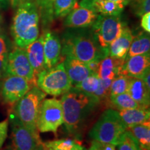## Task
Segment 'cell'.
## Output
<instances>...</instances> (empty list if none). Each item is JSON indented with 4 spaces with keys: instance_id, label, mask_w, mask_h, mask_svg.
Here are the masks:
<instances>
[{
    "instance_id": "cell-1",
    "label": "cell",
    "mask_w": 150,
    "mask_h": 150,
    "mask_svg": "<svg viewBox=\"0 0 150 150\" xmlns=\"http://www.w3.org/2000/svg\"><path fill=\"white\" fill-rule=\"evenodd\" d=\"M64 116V125L69 134L80 130L99 102L93 95H89L75 87L62 95L61 99Z\"/></svg>"
},
{
    "instance_id": "cell-2",
    "label": "cell",
    "mask_w": 150,
    "mask_h": 150,
    "mask_svg": "<svg viewBox=\"0 0 150 150\" xmlns=\"http://www.w3.org/2000/svg\"><path fill=\"white\" fill-rule=\"evenodd\" d=\"M40 13L35 0H22L13 19L11 33L18 47L25 49L39 37Z\"/></svg>"
},
{
    "instance_id": "cell-3",
    "label": "cell",
    "mask_w": 150,
    "mask_h": 150,
    "mask_svg": "<svg viewBox=\"0 0 150 150\" xmlns=\"http://www.w3.org/2000/svg\"><path fill=\"white\" fill-rule=\"evenodd\" d=\"M61 54L87 63L95 59L102 60L108 56V52L99 46L92 31L75 30L63 35Z\"/></svg>"
},
{
    "instance_id": "cell-4",
    "label": "cell",
    "mask_w": 150,
    "mask_h": 150,
    "mask_svg": "<svg viewBox=\"0 0 150 150\" xmlns=\"http://www.w3.org/2000/svg\"><path fill=\"white\" fill-rule=\"evenodd\" d=\"M127 130L117 110H104L89 132L93 140L117 145L122 135Z\"/></svg>"
},
{
    "instance_id": "cell-5",
    "label": "cell",
    "mask_w": 150,
    "mask_h": 150,
    "mask_svg": "<svg viewBox=\"0 0 150 150\" xmlns=\"http://www.w3.org/2000/svg\"><path fill=\"white\" fill-rule=\"evenodd\" d=\"M46 95L37 86H35L15 104V115L28 129L34 132L39 133L37 128L38 117Z\"/></svg>"
},
{
    "instance_id": "cell-6",
    "label": "cell",
    "mask_w": 150,
    "mask_h": 150,
    "mask_svg": "<svg viewBox=\"0 0 150 150\" xmlns=\"http://www.w3.org/2000/svg\"><path fill=\"white\" fill-rule=\"evenodd\" d=\"M36 86L46 95L54 97L63 95L72 87L63 62L39 73L36 76Z\"/></svg>"
},
{
    "instance_id": "cell-7",
    "label": "cell",
    "mask_w": 150,
    "mask_h": 150,
    "mask_svg": "<svg viewBox=\"0 0 150 150\" xmlns=\"http://www.w3.org/2000/svg\"><path fill=\"white\" fill-rule=\"evenodd\" d=\"M91 27L92 33L97 44L103 50L108 51V47L121 34L125 25L120 16L99 15Z\"/></svg>"
},
{
    "instance_id": "cell-8",
    "label": "cell",
    "mask_w": 150,
    "mask_h": 150,
    "mask_svg": "<svg viewBox=\"0 0 150 150\" xmlns=\"http://www.w3.org/2000/svg\"><path fill=\"white\" fill-rule=\"evenodd\" d=\"M63 124L64 116L61 100L56 98L45 99L38 117L37 128L39 132L56 134Z\"/></svg>"
},
{
    "instance_id": "cell-9",
    "label": "cell",
    "mask_w": 150,
    "mask_h": 150,
    "mask_svg": "<svg viewBox=\"0 0 150 150\" xmlns=\"http://www.w3.org/2000/svg\"><path fill=\"white\" fill-rule=\"evenodd\" d=\"M13 150H33L42 145L38 132L30 130L13 112L10 116Z\"/></svg>"
},
{
    "instance_id": "cell-10",
    "label": "cell",
    "mask_w": 150,
    "mask_h": 150,
    "mask_svg": "<svg viewBox=\"0 0 150 150\" xmlns=\"http://www.w3.org/2000/svg\"><path fill=\"white\" fill-rule=\"evenodd\" d=\"M6 75L20 76L36 86V77L29 63L25 49L17 47L8 54L6 66Z\"/></svg>"
},
{
    "instance_id": "cell-11",
    "label": "cell",
    "mask_w": 150,
    "mask_h": 150,
    "mask_svg": "<svg viewBox=\"0 0 150 150\" xmlns=\"http://www.w3.org/2000/svg\"><path fill=\"white\" fill-rule=\"evenodd\" d=\"M99 15L91 6L90 0L81 1L67 15L64 24L72 29H84L93 25Z\"/></svg>"
},
{
    "instance_id": "cell-12",
    "label": "cell",
    "mask_w": 150,
    "mask_h": 150,
    "mask_svg": "<svg viewBox=\"0 0 150 150\" xmlns=\"http://www.w3.org/2000/svg\"><path fill=\"white\" fill-rule=\"evenodd\" d=\"M33 86L35 85L26 79L14 75H6L1 84V97L6 104L14 105Z\"/></svg>"
},
{
    "instance_id": "cell-13",
    "label": "cell",
    "mask_w": 150,
    "mask_h": 150,
    "mask_svg": "<svg viewBox=\"0 0 150 150\" xmlns=\"http://www.w3.org/2000/svg\"><path fill=\"white\" fill-rule=\"evenodd\" d=\"M45 65L46 69H50L59 63L62 45L59 37L50 30L42 33Z\"/></svg>"
},
{
    "instance_id": "cell-14",
    "label": "cell",
    "mask_w": 150,
    "mask_h": 150,
    "mask_svg": "<svg viewBox=\"0 0 150 150\" xmlns=\"http://www.w3.org/2000/svg\"><path fill=\"white\" fill-rule=\"evenodd\" d=\"M150 67L149 53L127 57L119 75L129 77L141 78L142 75Z\"/></svg>"
},
{
    "instance_id": "cell-15",
    "label": "cell",
    "mask_w": 150,
    "mask_h": 150,
    "mask_svg": "<svg viewBox=\"0 0 150 150\" xmlns=\"http://www.w3.org/2000/svg\"><path fill=\"white\" fill-rule=\"evenodd\" d=\"M63 64L72 87H75L86 77L93 73L90 70L86 63L70 57H65Z\"/></svg>"
},
{
    "instance_id": "cell-16",
    "label": "cell",
    "mask_w": 150,
    "mask_h": 150,
    "mask_svg": "<svg viewBox=\"0 0 150 150\" xmlns=\"http://www.w3.org/2000/svg\"><path fill=\"white\" fill-rule=\"evenodd\" d=\"M29 63L32 67L35 77L39 73L45 70L42 35L25 48Z\"/></svg>"
},
{
    "instance_id": "cell-17",
    "label": "cell",
    "mask_w": 150,
    "mask_h": 150,
    "mask_svg": "<svg viewBox=\"0 0 150 150\" xmlns=\"http://www.w3.org/2000/svg\"><path fill=\"white\" fill-rule=\"evenodd\" d=\"M134 35L131 29L127 27H124L121 34L108 47V56L115 59H126Z\"/></svg>"
},
{
    "instance_id": "cell-18",
    "label": "cell",
    "mask_w": 150,
    "mask_h": 150,
    "mask_svg": "<svg viewBox=\"0 0 150 150\" xmlns=\"http://www.w3.org/2000/svg\"><path fill=\"white\" fill-rule=\"evenodd\" d=\"M127 93L142 108H149L150 91L140 78L130 77Z\"/></svg>"
},
{
    "instance_id": "cell-19",
    "label": "cell",
    "mask_w": 150,
    "mask_h": 150,
    "mask_svg": "<svg viewBox=\"0 0 150 150\" xmlns=\"http://www.w3.org/2000/svg\"><path fill=\"white\" fill-rule=\"evenodd\" d=\"M125 61V59L106 56L101 60L97 75L100 79L112 80L120 74Z\"/></svg>"
},
{
    "instance_id": "cell-20",
    "label": "cell",
    "mask_w": 150,
    "mask_h": 150,
    "mask_svg": "<svg viewBox=\"0 0 150 150\" xmlns=\"http://www.w3.org/2000/svg\"><path fill=\"white\" fill-rule=\"evenodd\" d=\"M127 129L150 120L149 108H135L117 110Z\"/></svg>"
},
{
    "instance_id": "cell-21",
    "label": "cell",
    "mask_w": 150,
    "mask_h": 150,
    "mask_svg": "<svg viewBox=\"0 0 150 150\" xmlns=\"http://www.w3.org/2000/svg\"><path fill=\"white\" fill-rule=\"evenodd\" d=\"M91 6L98 15L105 16H120L127 4L111 0H90Z\"/></svg>"
},
{
    "instance_id": "cell-22",
    "label": "cell",
    "mask_w": 150,
    "mask_h": 150,
    "mask_svg": "<svg viewBox=\"0 0 150 150\" xmlns=\"http://www.w3.org/2000/svg\"><path fill=\"white\" fill-rule=\"evenodd\" d=\"M132 134L142 150H150V122L139 124L127 129Z\"/></svg>"
},
{
    "instance_id": "cell-23",
    "label": "cell",
    "mask_w": 150,
    "mask_h": 150,
    "mask_svg": "<svg viewBox=\"0 0 150 150\" xmlns=\"http://www.w3.org/2000/svg\"><path fill=\"white\" fill-rule=\"evenodd\" d=\"M149 33L145 32V31H142L136 37H134L127 57L149 53Z\"/></svg>"
},
{
    "instance_id": "cell-24",
    "label": "cell",
    "mask_w": 150,
    "mask_h": 150,
    "mask_svg": "<svg viewBox=\"0 0 150 150\" xmlns=\"http://www.w3.org/2000/svg\"><path fill=\"white\" fill-rule=\"evenodd\" d=\"M109 99L112 106L118 110L140 107L127 92L117 95L110 96Z\"/></svg>"
},
{
    "instance_id": "cell-25",
    "label": "cell",
    "mask_w": 150,
    "mask_h": 150,
    "mask_svg": "<svg viewBox=\"0 0 150 150\" xmlns=\"http://www.w3.org/2000/svg\"><path fill=\"white\" fill-rule=\"evenodd\" d=\"M77 4V0H54V16L56 18L66 17Z\"/></svg>"
},
{
    "instance_id": "cell-26",
    "label": "cell",
    "mask_w": 150,
    "mask_h": 150,
    "mask_svg": "<svg viewBox=\"0 0 150 150\" xmlns=\"http://www.w3.org/2000/svg\"><path fill=\"white\" fill-rule=\"evenodd\" d=\"M54 0H35L40 18L42 19L44 24L50 23L54 20Z\"/></svg>"
},
{
    "instance_id": "cell-27",
    "label": "cell",
    "mask_w": 150,
    "mask_h": 150,
    "mask_svg": "<svg viewBox=\"0 0 150 150\" xmlns=\"http://www.w3.org/2000/svg\"><path fill=\"white\" fill-rule=\"evenodd\" d=\"M99 81H100V79L98 77V76L97 74H93L86 77L78 85L75 86V88L87 95H93L98 89Z\"/></svg>"
},
{
    "instance_id": "cell-28",
    "label": "cell",
    "mask_w": 150,
    "mask_h": 150,
    "mask_svg": "<svg viewBox=\"0 0 150 150\" xmlns=\"http://www.w3.org/2000/svg\"><path fill=\"white\" fill-rule=\"evenodd\" d=\"M130 77L125 75H118L112 80L110 84V96L127 93Z\"/></svg>"
},
{
    "instance_id": "cell-29",
    "label": "cell",
    "mask_w": 150,
    "mask_h": 150,
    "mask_svg": "<svg viewBox=\"0 0 150 150\" xmlns=\"http://www.w3.org/2000/svg\"><path fill=\"white\" fill-rule=\"evenodd\" d=\"M116 147L117 150H142L134 137L128 130L123 133Z\"/></svg>"
},
{
    "instance_id": "cell-30",
    "label": "cell",
    "mask_w": 150,
    "mask_h": 150,
    "mask_svg": "<svg viewBox=\"0 0 150 150\" xmlns=\"http://www.w3.org/2000/svg\"><path fill=\"white\" fill-rule=\"evenodd\" d=\"M43 146L61 150H75L80 147L81 145L70 138L53 140L42 143Z\"/></svg>"
},
{
    "instance_id": "cell-31",
    "label": "cell",
    "mask_w": 150,
    "mask_h": 150,
    "mask_svg": "<svg viewBox=\"0 0 150 150\" xmlns=\"http://www.w3.org/2000/svg\"><path fill=\"white\" fill-rule=\"evenodd\" d=\"M129 4L132 12L138 18L150 11V0H130Z\"/></svg>"
},
{
    "instance_id": "cell-32",
    "label": "cell",
    "mask_w": 150,
    "mask_h": 150,
    "mask_svg": "<svg viewBox=\"0 0 150 150\" xmlns=\"http://www.w3.org/2000/svg\"><path fill=\"white\" fill-rule=\"evenodd\" d=\"M112 80L110 79H100L99 86L97 91L93 94V96L99 100V102H102L110 97V84Z\"/></svg>"
},
{
    "instance_id": "cell-33",
    "label": "cell",
    "mask_w": 150,
    "mask_h": 150,
    "mask_svg": "<svg viewBox=\"0 0 150 150\" xmlns=\"http://www.w3.org/2000/svg\"><path fill=\"white\" fill-rule=\"evenodd\" d=\"M116 146L112 144L107 143L99 141V140H93L91 142L88 150H115Z\"/></svg>"
},
{
    "instance_id": "cell-34",
    "label": "cell",
    "mask_w": 150,
    "mask_h": 150,
    "mask_svg": "<svg viewBox=\"0 0 150 150\" xmlns=\"http://www.w3.org/2000/svg\"><path fill=\"white\" fill-rule=\"evenodd\" d=\"M9 120L6 119L5 120L0 122V147L4 143L8 135Z\"/></svg>"
},
{
    "instance_id": "cell-35",
    "label": "cell",
    "mask_w": 150,
    "mask_h": 150,
    "mask_svg": "<svg viewBox=\"0 0 150 150\" xmlns=\"http://www.w3.org/2000/svg\"><path fill=\"white\" fill-rule=\"evenodd\" d=\"M141 18V22L140 26L143 29L144 31L148 33H150V12L146 13L140 17Z\"/></svg>"
},
{
    "instance_id": "cell-36",
    "label": "cell",
    "mask_w": 150,
    "mask_h": 150,
    "mask_svg": "<svg viewBox=\"0 0 150 150\" xmlns=\"http://www.w3.org/2000/svg\"><path fill=\"white\" fill-rule=\"evenodd\" d=\"M100 61H101L100 59H95V60H93V61L88 62V63H86V65H87L88 67L90 70H91L93 74H97Z\"/></svg>"
},
{
    "instance_id": "cell-37",
    "label": "cell",
    "mask_w": 150,
    "mask_h": 150,
    "mask_svg": "<svg viewBox=\"0 0 150 150\" xmlns=\"http://www.w3.org/2000/svg\"><path fill=\"white\" fill-rule=\"evenodd\" d=\"M7 55L0 56V79L5 77L6 76V66Z\"/></svg>"
},
{
    "instance_id": "cell-38",
    "label": "cell",
    "mask_w": 150,
    "mask_h": 150,
    "mask_svg": "<svg viewBox=\"0 0 150 150\" xmlns=\"http://www.w3.org/2000/svg\"><path fill=\"white\" fill-rule=\"evenodd\" d=\"M8 49L6 42V38L3 35L0 34V56L8 54Z\"/></svg>"
},
{
    "instance_id": "cell-39",
    "label": "cell",
    "mask_w": 150,
    "mask_h": 150,
    "mask_svg": "<svg viewBox=\"0 0 150 150\" xmlns=\"http://www.w3.org/2000/svg\"><path fill=\"white\" fill-rule=\"evenodd\" d=\"M140 79L144 82L147 88L150 91V67L145 71Z\"/></svg>"
},
{
    "instance_id": "cell-40",
    "label": "cell",
    "mask_w": 150,
    "mask_h": 150,
    "mask_svg": "<svg viewBox=\"0 0 150 150\" xmlns=\"http://www.w3.org/2000/svg\"><path fill=\"white\" fill-rule=\"evenodd\" d=\"M9 1H10L11 6H12L13 8H16L18 7L19 4L21 2L22 0H9Z\"/></svg>"
},
{
    "instance_id": "cell-41",
    "label": "cell",
    "mask_w": 150,
    "mask_h": 150,
    "mask_svg": "<svg viewBox=\"0 0 150 150\" xmlns=\"http://www.w3.org/2000/svg\"><path fill=\"white\" fill-rule=\"evenodd\" d=\"M111 1H120V2H124L126 4H129V2L130 0H111Z\"/></svg>"
},
{
    "instance_id": "cell-42",
    "label": "cell",
    "mask_w": 150,
    "mask_h": 150,
    "mask_svg": "<svg viewBox=\"0 0 150 150\" xmlns=\"http://www.w3.org/2000/svg\"><path fill=\"white\" fill-rule=\"evenodd\" d=\"M43 149H44V150H61V149H54V148H52V147H45V146H43ZM76 150V149H75Z\"/></svg>"
},
{
    "instance_id": "cell-43",
    "label": "cell",
    "mask_w": 150,
    "mask_h": 150,
    "mask_svg": "<svg viewBox=\"0 0 150 150\" xmlns=\"http://www.w3.org/2000/svg\"><path fill=\"white\" fill-rule=\"evenodd\" d=\"M33 150H44V149H43V147H42V145H41L40 146H38L37 148H35V149Z\"/></svg>"
},
{
    "instance_id": "cell-44",
    "label": "cell",
    "mask_w": 150,
    "mask_h": 150,
    "mask_svg": "<svg viewBox=\"0 0 150 150\" xmlns=\"http://www.w3.org/2000/svg\"><path fill=\"white\" fill-rule=\"evenodd\" d=\"M7 1V0H0V4H4Z\"/></svg>"
},
{
    "instance_id": "cell-45",
    "label": "cell",
    "mask_w": 150,
    "mask_h": 150,
    "mask_svg": "<svg viewBox=\"0 0 150 150\" xmlns=\"http://www.w3.org/2000/svg\"><path fill=\"white\" fill-rule=\"evenodd\" d=\"M76 150H86L85 148H84L83 147H82V146H81V147H79V148H78L77 149H76Z\"/></svg>"
},
{
    "instance_id": "cell-46",
    "label": "cell",
    "mask_w": 150,
    "mask_h": 150,
    "mask_svg": "<svg viewBox=\"0 0 150 150\" xmlns=\"http://www.w3.org/2000/svg\"><path fill=\"white\" fill-rule=\"evenodd\" d=\"M1 16H0V25H1Z\"/></svg>"
},
{
    "instance_id": "cell-47",
    "label": "cell",
    "mask_w": 150,
    "mask_h": 150,
    "mask_svg": "<svg viewBox=\"0 0 150 150\" xmlns=\"http://www.w3.org/2000/svg\"><path fill=\"white\" fill-rule=\"evenodd\" d=\"M115 150H116V149H115Z\"/></svg>"
}]
</instances>
